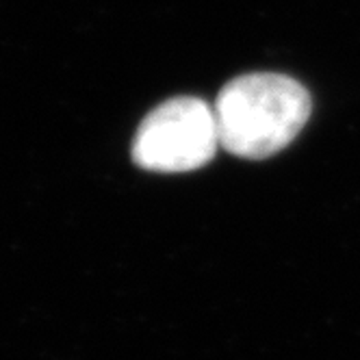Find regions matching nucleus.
Instances as JSON below:
<instances>
[{
    "mask_svg": "<svg viewBox=\"0 0 360 360\" xmlns=\"http://www.w3.org/2000/svg\"><path fill=\"white\" fill-rule=\"evenodd\" d=\"M311 96L282 74H245L230 81L215 100L221 148L261 161L285 150L311 115Z\"/></svg>",
    "mask_w": 360,
    "mask_h": 360,
    "instance_id": "f257e3e1",
    "label": "nucleus"
},
{
    "mask_svg": "<svg viewBox=\"0 0 360 360\" xmlns=\"http://www.w3.org/2000/svg\"><path fill=\"white\" fill-rule=\"evenodd\" d=\"M221 148L213 107L193 96L172 98L146 115L133 141L139 167L163 174L207 165Z\"/></svg>",
    "mask_w": 360,
    "mask_h": 360,
    "instance_id": "f03ea898",
    "label": "nucleus"
}]
</instances>
